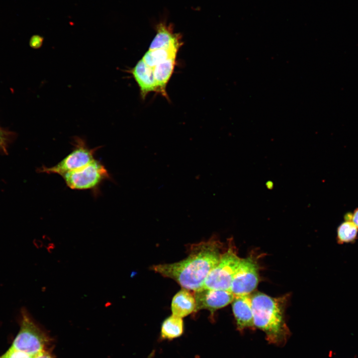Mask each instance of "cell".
Wrapping results in <instances>:
<instances>
[{
	"mask_svg": "<svg viewBox=\"0 0 358 358\" xmlns=\"http://www.w3.org/2000/svg\"><path fill=\"white\" fill-rule=\"evenodd\" d=\"M222 244L212 238L191 245L189 254L178 262L154 265L151 269L172 278L182 288L194 291L201 288L224 251Z\"/></svg>",
	"mask_w": 358,
	"mask_h": 358,
	"instance_id": "1",
	"label": "cell"
},
{
	"mask_svg": "<svg viewBox=\"0 0 358 358\" xmlns=\"http://www.w3.org/2000/svg\"><path fill=\"white\" fill-rule=\"evenodd\" d=\"M251 296L254 326L264 332L269 343L284 345L290 335L285 320L287 295L272 297L257 292Z\"/></svg>",
	"mask_w": 358,
	"mask_h": 358,
	"instance_id": "2",
	"label": "cell"
},
{
	"mask_svg": "<svg viewBox=\"0 0 358 358\" xmlns=\"http://www.w3.org/2000/svg\"><path fill=\"white\" fill-rule=\"evenodd\" d=\"M51 342V338L34 321L27 310L22 309L19 331L11 347L34 356L47 350Z\"/></svg>",
	"mask_w": 358,
	"mask_h": 358,
	"instance_id": "3",
	"label": "cell"
},
{
	"mask_svg": "<svg viewBox=\"0 0 358 358\" xmlns=\"http://www.w3.org/2000/svg\"><path fill=\"white\" fill-rule=\"evenodd\" d=\"M240 260L235 247L230 243L227 249L222 253L216 265L208 274L202 287L230 290Z\"/></svg>",
	"mask_w": 358,
	"mask_h": 358,
	"instance_id": "4",
	"label": "cell"
},
{
	"mask_svg": "<svg viewBox=\"0 0 358 358\" xmlns=\"http://www.w3.org/2000/svg\"><path fill=\"white\" fill-rule=\"evenodd\" d=\"M72 151L55 165L42 166L40 172L63 176L65 174L82 168L93 161L95 152L99 148H90L82 138L75 137Z\"/></svg>",
	"mask_w": 358,
	"mask_h": 358,
	"instance_id": "5",
	"label": "cell"
},
{
	"mask_svg": "<svg viewBox=\"0 0 358 358\" xmlns=\"http://www.w3.org/2000/svg\"><path fill=\"white\" fill-rule=\"evenodd\" d=\"M68 187L72 189L95 190L103 181L111 179L105 166L94 159L79 170L62 176Z\"/></svg>",
	"mask_w": 358,
	"mask_h": 358,
	"instance_id": "6",
	"label": "cell"
},
{
	"mask_svg": "<svg viewBox=\"0 0 358 358\" xmlns=\"http://www.w3.org/2000/svg\"><path fill=\"white\" fill-rule=\"evenodd\" d=\"M259 267L252 256L241 258L234 275L230 290L235 295H250L259 281Z\"/></svg>",
	"mask_w": 358,
	"mask_h": 358,
	"instance_id": "7",
	"label": "cell"
},
{
	"mask_svg": "<svg viewBox=\"0 0 358 358\" xmlns=\"http://www.w3.org/2000/svg\"><path fill=\"white\" fill-rule=\"evenodd\" d=\"M195 312L206 309L211 313L231 303L235 295L230 290L212 289L201 287L194 291Z\"/></svg>",
	"mask_w": 358,
	"mask_h": 358,
	"instance_id": "8",
	"label": "cell"
},
{
	"mask_svg": "<svg viewBox=\"0 0 358 358\" xmlns=\"http://www.w3.org/2000/svg\"><path fill=\"white\" fill-rule=\"evenodd\" d=\"M232 306L239 330L254 327L252 307V296L244 295L235 296Z\"/></svg>",
	"mask_w": 358,
	"mask_h": 358,
	"instance_id": "9",
	"label": "cell"
},
{
	"mask_svg": "<svg viewBox=\"0 0 358 358\" xmlns=\"http://www.w3.org/2000/svg\"><path fill=\"white\" fill-rule=\"evenodd\" d=\"M130 72L139 86L143 98L150 92H158L153 68L147 65L142 59L138 62Z\"/></svg>",
	"mask_w": 358,
	"mask_h": 358,
	"instance_id": "10",
	"label": "cell"
},
{
	"mask_svg": "<svg viewBox=\"0 0 358 358\" xmlns=\"http://www.w3.org/2000/svg\"><path fill=\"white\" fill-rule=\"evenodd\" d=\"M195 299L189 290L181 289L174 296L171 310L172 315L183 318L195 312Z\"/></svg>",
	"mask_w": 358,
	"mask_h": 358,
	"instance_id": "11",
	"label": "cell"
},
{
	"mask_svg": "<svg viewBox=\"0 0 358 358\" xmlns=\"http://www.w3.org/2000/svg\"><path fill=\"white\" fill-rule=\"evenodd\" d=\"M179 34L174 33L171 29L163 24L157 27V33L152 40L149 50L177 48L180 47Z\"/></svg>",
	"mask_w": 358,
	"mask_h": 358,
	"instance_id": "12",
	"label": "cell"
},
{
	"mask_svg": "<svg viewBox=\"0 0 358 358\" xmlns=\"http://www.w3.org/2000/svg\"><path fill=\"white\" fill-rule=\"evenodd\" d=\"M175 63L176 59L172 58L158 64L153 68L158 92L166 97V86L173 72Z\"/></svg>",
	"mask_w": 358,
	"mask_h": 358,
	"instance_id": "13",
	"label": "cell"
},
{
	"mask_svg": "<svg viewBox=\"0 0 358 358\" xmlns=\"http://www.w3.org/2000/svg\"><path fill=\"white\" fill-rule=\"evenodd\" d=\"M183 332L182 318L171 315L163 322L161 331L162 338L171 340L180 336Z\"/></svg>",
	"mask_w": 358,
	"mask_h": 358,
	"instance_id": "14",
	"label": "cell"
},
{
	"mask_svg": "<svg viewBox=\"0 0 358 358\" xmlns=\"http://www.w3.org/2000/svg\"><path fill=\"white\" fill-rule=\"evenodd\" d=\"M179 49H158L149 50L143 57V60L149 66L154 68L159 63L168 59H176Z\"/></svg>",
	"mask_w": 358,
	"mask_h": 358,
	"instance_id": "15",
	"label": "cell"
},
{
	"mask_svg": "<svg viewBox=\"0 0 358 358\" xmlns=\"http://www.w3.org/2000/svg\"><path fill=\"white\" fill-rule=\"evenodd\" d=\"M358 238V228L350 220H345L337 227L336 240L338 244L354 243Z\"/></svg>",
	"mask_w": 358,
	"mask_h": 358,
	"instance_id": "16",
	"label": "cell"
},
{
	"mask_svg": "<svg viewBox=\"0 0 358 358\" xmlns=\"http://www.w3.org/2000/svg\"><path fill=\"white\" fill-rule=\"evenodd\" d=\"M12 133L0 127V150L3 153L7 154L8 145L11 137Z\"/></svg>",
	"mask_w": 358,
	"mask_h": 358,
	"instance_id": "17",
	"label": "cell"
},
{
	"mask_svg": "<svg viewBox=\"0 0 358 358\" xmlns=\"http://www.w3.org/2000/svg\"><path fill=\"white\" fill-rule=\"evenodd\" d=\"M0 358H34V357L26 353L10 347Z\"/></svg>",
	"mask_w": 358,
	"mask_h": 358,
	"instance_id": "18",
	"label": "cell"
},
{
	"mask_svg": "<svg viewBox=\"0 0 358 358\" xmlns=\"http://www.w3.org/2000/svg\"><path fill=\"white\" fill-rule=\"evenodd\" d=\"M345 220L351 221L358 228V207L353 213L347 212L344 216Z\"/></svg>",
	"mask_w": 358,
	"mask_h": 358,
	"instance_id": "19",
	"label": "cell"
},
{
	"mask_svg": "<svg viewBox=\"0 0 358 358\" xmlns=\"http://www.w3.org/2000/svg\"><path fill=\"white\" fill-rule=\"evenodd\" d=\"M43 38L38 35H33L29 41L30 46L34 49L39 48L42 45Z\"/></svg>",
	"mask_w": 358,
	"mask_h": 358,
	"instance_id": "20",
	"label": "cell"
},
{
	"mask_svg": "<svg viewBox=\"0 0 358 358\" xmlns=\"http://www.w3.org/2000/svg\"><path fill=\"white\" fill-rule=\"evenodd\" d=\"M34 358H53L50 352L47 350H44L38 353L34 356Z\"/></svg>",
	"mask_w": 358,
	"mask_h": 358,
	"instance_id": "21",
	"label": "cell"
},
{
	"mask_svg": "<svg viewBox=\"0 0 358 358\" xmlns=\"http://www.w3.org/2000/svg\"><path fill=\"white\" fill-rule=\"evenodd\" d=\"M273 184L272 182H271L270 181H268L266 183V186H267V188L268 189H271L273 187Z\"/></svg>",
	"mask_w": 358,
	"mask_h": 358,
	"instance_id": "22",
	"label": "cell"
}]
</instances>
